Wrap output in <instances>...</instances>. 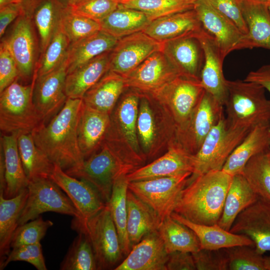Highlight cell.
I'll list each match as a JSON object with an SVG mask.
<instances>
[{
	"label": "cell",
	"mask_w": 270,
	"mask_h": 270,
	"mask_svg": "<svg viewBox=\"0 0 270 270\" xmlns=\"http://www.w3.org/2000/svg\"><path fill=\"white\" fill-rule=\"evenodd\" d=\"M197 34L163 42L162 51L180 76L200 80L204 54Z\"/></svg>",
	"instance_id": "21"
},
{
	"label": "cell",
	"mask_w": 270,
	"mask_h": 270,
	"mask_svg": "<svg viewBox=\"0 0 270 270\" xmlns=\"http://www.w3.org/2000/svg\"><path fill=\"white\" fill-rule=\"evenodd\" d=\"M230 270H266L265 257L254 246H236L225 248Z\"/></svg>",
	"instance_id": "47"
},
{
	"label": "cell",
	"mask_w": 270,
	"mask_h": 270,
	"mask_svg": "<svg viewBox=\"0 0 270 270\" xmlns=\"http://www.w3.org/2000/svg\"><path fill=\"white\" fill-rule=\"evenodd\" d=\"M53 224L52 221L44 220L41 216H39L30 222L18 226L12 238L11 248H12L40 242L48 229Z\"/></svg>",
	"instance_id": "48"
},
{
	"label": "cell",
	"mask_w": 270,
	"mask_h": 270,
	"mask_svg": "<svg viewBox=\"0 0 270 270\" xmlns=\"http://www.w3.org/2000/svg\"><path fill=\"white\" fill-rule=\"evenodd\" d=\"M218 12L232 22L244 34L248 32L240 0H207Z\"/></svg>",
	"instance_id": "53"
},
{
	"label": "cell",
	"mask_w": 270,
	"mask_h": 270,
	"mask_svg": "<svg viewBox=\"0 0 270 270\" xmlns=\"http://www.w3.org/2000/svg\"><path fill=\"white\" fill-rule=\"evenodd\" d=\"M18 144L23 168L28 181L38 178H50L54 164L36 144L32 134H20Z\"/></svg>",
	"instance_id": "39"
},
{
	"label": "cell",
	"mask_w": 270,
	"mask_h": 270,
	"mask_svg": "<svg viewBox=\"0 0 270 270\" xmlns=\"http://www.w3.org/2000/svg\"><path fill=\"white\" fill-rule=\"evenodd\" d=\"M201 30L196 12L192 9L154 20L142 32L158 42L163 43L196 34Z\"/></svg>",
	"instance_id": "27"
},
{
	"label": "cell",
	"mask_w": 270,
	"mask_h": 270,
	"mask_svg": "<svg viewBox=\"0 0 270 270\" xmlns=\"http://www.w3.org/2000/svg\"><path fill=\"white\" fill-rule=\"evenodd\" d=\"M194 170V155L178 145L170 146L164 154L148 164L126 175L129 182L171 176Z\"/></svg>",
	"instance_id": "22"
},
{
	"label": "cell",
	"mask_w": 270,
	"mask_h": 270,
	"mask_svg": "<svg viewBox=\"0 0 270 270\" xmlns=\"http://www.w3.org/2000/svg\"><path fill=\"white\" fill-rule=\"evenodd\" d=\"M129 181L126 175H122L114 181L109 201L106 203L117 230L122 254H128L132 249L126 229V196Z\"/></svg>",
	"instance_id": "40"
},
{
	"label": "cell",
	"mask_w": 270,
	"mask_h": 270,
	"mask_svg": "<svg viewBox=\"0 0 270 270\" xmlns=\"http://www.w3.org/2000/svg\"><path fill=\"white\" fill-rule=\"evenodd\" d=\"M263 86L270 94V64L264 65L250 72L244 80Z\"/></svg>",
	"instance_id": "56"
},
{
	"label": "cell",
	"mask_w": 270,
	"mask_h": 270,
	"mask_svg": "<svg viewBox=\"0 0 270 270\" xmlns=\"http://www.w3.org/2000/svg\"><path fill=\"white\" fill-rule=\"evenodd\" d=\"M25 14L20 3L7 5L0 8V36L2 38L8 25L20 16Z\"/></svg>",
	"instance_id": "55"
},
{
	"label": "cell",
	"mask_w": 270,
	"mask_h": 270,
	"mask_svg": "<svg viewBox=\"0 0 270 270\" xmlns=\"http://www.w3.org/2000/svg\"><path fill=\"white\" fill-rule=\"evenodd\" d=\"M204 54L200 80L204 90L224 104L228 94L222 66L224 58L214 41L201 30L197 34Z\"/></svg>",
	"instance_id": "25"
},
{
	"label": "cell",
	"mask_w": 270,
	"mask_h": 270,
	"mask_svg": "<svg viewBox=\"0 0 270 270\" xmlns=\"http://www.w3.org/2000/svg\"><path fill=\"white\" fill-rule=\"evenodd\" d=\"M67 68L66 58L56 70L36 77L32 100L43 123L48 122L56 115L68 98L64 91Z\"/></svg>",
	"instance_id": "16"
},
{
	"label": "cell",
	"mask_w": 270,
	"mask_h": 270,
	"mask_svg": "<svg viewBox=\"0 0 270 270\" xmlns=\"http://www.w3.org/2000/svg\"><path fill=\"white\" fill-rule=\"evenodd\" d=\"M232 178L222 170L190 176L174 212L198 224H218Z\"/></svg>",
	"instance_id": "2"
},
{
	"label": "cell",
	"mask_w": 270,
	"mask_h": 270,
	"mask_svg": "<svg viewBox=\"0 0 270 270\" xmlns=\"http://www.w3.org/2000/svg\"><path fill=\"white\" fill-rule=\"evenodd\" d=\"M66 6L72 7L81 0H60Z\"/></svg>",
	"instance_id": "59"
},
{
	"label": "cell",
	"mask_w": 270,
	"mask_h": 270,
	"mask_svg": "<svg viewBox=\"0 0 270 270\" xmlns=\"http://www.w3.org/2000/svg\"><path fill=\"white\" fill-rule=\"evenodd\" d=\"M158 232L168 254L176 251L194 253L200 249L194 232L171 216L162 222Z\"/></svg>",
	"instance_id": "41"
},
{
	"label": "cell",
	"mask_w": 270,
	"mask_h": 270,
	"mask_svg": "<svg viewBox=\"0 0 270 270\" xmlns=\"http://www.w3.org/2000/svg\"><path fill=\"white\" fill-rule=\"evenodd\" d=\"M166 270H196L192 254L176 251L168 254Z\"/></svg>",
	"instance_id": "54"
},
{
	"label": "cell",
	"mask_w": 270,
	"mask_h": 270,
	"mask_svg": "<svg viewBox=\"0 0 270 270\" xmlns=\"http://www.w3.org/2000/svg\"><path fill=\"white\" fill-rule=\"evenodd\" d=\"M16 134H3L0 136L4 160L5 188L4 196L10 198L28 188V180L24 172L20 158Z\"/></svg>",
	"instance_id": "29"
},
{
	"label": "cell",
	"mask_w": 270,
	"mask_h": 270,
	"mask_svg": "<svg viewBox=\"0 0 270 270\" xmlns=\"http://www.w3.org/2000/svg\"><path fill=\"white\" fill-rule=\"evenodd\" d=\"M152 20L144 12L118 8L99 22L101 30L118 39L143 31Z\"/></svg>",
	"instance_id": "38"
},
{
	"label": "cell",
	"mask_w": 270,
	"mask_h": 270,
	"mask_svg": "<svg viewBox=\"0 0 270 270\" xmlns=\"http://www.w3.org/2000/svg\"><path fill=\"white\" fill-rule=\"evenodd\" d=\"M196 0H126L119 2L118 7L144 12L152 21L175 13L194 9Z\"/></svg>",
	"instance_id": "43"
},
{
	"label": "cell",
	"mask_w": 270,
	"mask_h": 270,
	"mask_svg": "<svg viewBox=\"0 0 270 270\" xmlns=\"http://www.w3.org/2000/svg\"><path fill=\"white\" fill-rule=\"evenodd\" d=\"M72 201L82 220H87L96 215L106 203L96 188L88 182L70 176L60 166L54 164L50 178Z\"/></svg>",
	"instance_id": "20"
},
{
	"label": "cell",
	"mask_w": 270,
	"mask_h": 270,
	"mask_svg": "<svg viewBox=\"0 0 270 270\" xmlns=\"http://www.w3.org/2000/svg\"><path fill=\"white\" fill-rule=\"evenodd\" d=\"M224 106L204 92L189 122L178 134L176 145L194 155L211 130L225 116Z\"/></svg>",
	"instance_id": "13"
},
{
	"label": "cell",
	"mask_w": 270,
	"mask_h": 270,
	"mask_svg": "<svg viewBox=\"0 0 270 270\" xmlns=\"http://www.w3.org/2000/svg\"><path fill=\"white\" fill-rule=\"evenodd\" d=\"M192 254L198 270H228V260L225 248L200 249Z\"/></svg>",
	"instance_id": "51"
},
{
	"label": "cell",
	"mask_w": 270,
	"mask_h": 270,
	"mask_svg": "<svg viewBox=\"0 0 270 270\" xmlns=\"http://www.w3.org/2000/svg\"><path fill=\"white\" fill-rule=\"evenodd\" d=\"M262 0L266 1V2H270V0Z\"/></svg>",
	"instance_id": "62"
},
{
	"label": "cell",
	"mask_w": 270,
	"mask_h": 270,
	"mask_svg": "<svg viewBox=\"0 0 270 270\" xmlns=\"http://www.w3.org/2000/svg\"><path fill=\"white\" fill-rule=\"evenodd\" d=\"M110 52L94 58L67 74L64 91L68 98L82 99L85 93L108 71Z\"/></svg>",
	"instance_id": "32"
},
{
	"label": "cell",
	"mask_w": 270,
	"mask_h": 270,
	"mask_svg": "<svg viewBox=\"0 0 270 270\" xmlns=\"http://www.w3.org/2000/svg\"><path fill=\"white\" fill-rule=\"evenodd\" d=\"M170 216L194 232L198 239L200 249L219 250L240 245L254 247V242L248 237L231 232L224 229L218 224H198L175 212H172Z\"/></svg>",
	"instance_id": "30"
},
{
	"label": "cell",
	"mask_w": 270,
	"mask_h": 270,
	"mask_svg": "<svg viewBox=\"0 0 270 270\" xmlns=\"http://www.w3.org/2000/svg\"><path fill=\"white\" fill-rule=\"evenodd\" d=\"M136 169L134 164L122 150L104 142L100 148L84 160L80 167L66 172L70 176L89 182L107 203L116 180Z\"/></svg>",
	"instance_id": "4"
},
{
	"label": "cell",
	"mask_w": 270,
	"mask_h": 270,
	"mask_svg": "<svg viewBox=\"0 0 270 270\" xmlns=\"http://www.w3.org/2000/svg\"><path fill=\"white\" fill-rule=\"evenodd\" d=\"M18 3L20 4V0H0V8L10 4Z\"/></svg>",
	"instance_id": "58"
},
{
	"label": "cell",
	"mask_w": 270,
	"mask_h": 270,
	"mask_svg": "<svg viewBox=\"0 0 270 270\" xmlns=\"http://www.w3.org/2000/svg\"><path fill=\"white\" fill-rule=\"evenodd\" d=\"M71 227L89 240L97 270L111 269L120 260L122 252L119 237L106 204L102 210L87 220L74 217Z\"/></svg>",
	"instance_id": "8"
},
{
	"label": "cell",
	"mask_w": 270,
	"mask_h": 270,
	"mask_svg": "<svg viewBox=\"0 0 270 270\" xmlns=\"http://www.w3.org/2000/svg\"><path fill=\"white\" fill-rule=\"evenodd\" d=\"M240 174L260 197L270 202V150L252 157Z\"/></svg>",
	"instance_id": "42"
},
{
	"label": "cell",
	"mask_w": 270,
	"mask_h": 270,
	"mask_svg": "<svg viewBox=\"0 0 270 270\" xmlns=\"http://www.w3.org/2000/svg\"><path fill=\"white\" fill-rule=\"evenodd\" d=\"M265 261L266 270H270V256L265 257Z\"/></svg>",
	"instance_id": "60"
},
{
	"label": "cell",
	"mask_w": 270,
	"mask_h": 270,
	"mask_svg": "<svg viewBox=\"0 0 270 270\" xmlns=\"http://www.w3.org/2000/svg\"><path fill=\"white\" fill-rule=\"evenodd\" d=\"M36 77L35 74L25 85L18 78L0 93V129L4 134H32L43 123L32 100Z\"/></svg>",
	"instance_id": "5"
},
{
	"label": "cell",
	"mask_w": 270,
	"mask_h": 270,
	"mask_svg": "<svg viewBox=\"0 0 270 270\" xmlns=\"http://www.w3.org/2000/svg\"><path fill=\"white\" fill-rule=\"evenodd\" d=\"M110 124V114L83 102L78 124L80 148L84 160L97 152L103 144Z\"/></svg>",
	"instance_id": "26"
},
{
	"label": "cell",
	"mask_w": 270,
	"mask_h": 270,
	"mask_svg": "<svg viewBox=\"0 0 270 270\" xmlns=\"http://www.w3.org/2000/svg\"><path fill=\"white\" fill-rule=\"evenodd\" d=\"M268 8L270 12V2H268Z\"/></svg>",
	"instance_id": "61"
},
{
	"label": "cell",
	"mask_w": 270,
	"mask_h": 270,
	"mask_svg": "<svg viewBox=\"0 0 270 270\" xmlns=\"http://www.w3.org/2000/svg\"><path fill=\"white\" fill-rule=\"evenodd\" d=\"M118 0H81L70 7L74 12L100 22L118 6Z\"/></svg>",
	"instance_id": "50"
},
{
	"label": "cell",
	"mask_w": 270,
	"mask_h": 270,
	"mask_svg": "<svg viewBox=\"0 0 270 270\" xmlns=\"http://www.w3.org/2000/svg\"><path fill=\"white\" fill-rule=\"evenodd\" d=\"M126 203V229L132 248L145 236L158 230L162 221L150 206L128 189Z\"/></svg>",
	"instance_id": "31"
},
{
	"label": "cell",
	"mask_w": 270,
	"mask_h": 270,
	"mask_svg": "<svg viewBox=\"0 0 270 270\" xmlns=\"http://www.w3.org/2000/svg\"><path fill=\"white\" fill-rule=\"evenodd\" d=\"M180 76L162 50L158 51L123 76L127 88L150 95Z\"/></svg>",
	"instance_id": "17"
},
{
	"label": "cell",
	"mask_w": 270,
	"mask_h": 270,
	"mask_svg": "<svg viewBox=\"0 0 270 270\" xmlns=\"http://www.w3.org/2000/svg\"><path fill=\"white\" fill-rule=\"evenodd\" d=\"M204 92L200 80L178 76L149 95L159 104L168 118L174 132L175 144Z\"/></svg>",
	"instance_id": "6"
},
{
	"label": "cell",
	"mask_w": 270,
	"mask_h": 270,
	"mask_svg": "<svg viewBox=\"0 0 270 270\" xmlns=\"http://www.w3.org/2000/svg\"><path fill=\"white\" fill-rule=\"evenodd\" d=\"M248 32L236 50L262 48L270 50V12L268 2L262 0H240Z\"/></svg>",
	"instance_id": "23"
},
{
	"label": "cell",
	"mask_w": 270,
	"mask_h": 270,
	"mask_svg": "<svg viewBox=\"0 0 270 270\" xmlns=\"http://www.w3.org/2000/svg\"><path fill=\"white\" fill-rule=\"evenodd\" d=\"M270 150V124L256 126L233 150L222 170L232 176L240 174L252 157Z\"/></svg>",
	"instance_id": "28"
},
{
	"label": "cell",
	"mask_w": 270,
	"mask_h": 270,
	"mask_svg": "<svg viewBox=\"0 0 270 270\" xmlns=\"http://www.w3.org/2000/svg\"><path fill=\"white\" fill-rule=\"evenodd\" d=\"M28 196V188L10 198H4L0 192V264L10 252L12 238Z\"/></svg>",
	"instance_id": "37"
},
{
	"label": "cell",
	"mask_w": 270,
	"mask_h": 270,
	"mask_svg": "<svg viewBox=\"0 0 270 270\" xmlns=\"http://www.w3.org/2000/svg\"><path fill=\"white\" fill-rule=\"evenodd\" d=\"M126 89L124 77L108 70L85 93L82 102L92 108L110 114Z\"/></svg>",
	"instance_id": "33"
},
{
	"label": "cell",
	"mask_w": 270,
	"mask_h": 270,
	"mask_svg": "<svg viewBox=\"0 0 270 270\" xmlns=\"http://www.w3.org/2000/svg\"><path fill=\"white\" fill-rule=\"evenodd\" d=\"M140 95L137 133L142 152L148 160L174 145L175 136L159 104L149 95Z\"/></svg>",
	"instance_id": "7"
},
{
	"label": "cell",
	"mask_w": 270,
	"mask_h": 270,
	"mask_svg": "<svg viewBox=\"0 0 270 270\" xmlns=\"http://www.w3.org/2000/svg\"><path fill=\"white\" fill-rule=\"evenodd\" d=\"M13 261H24L32 264L38 270H47L40 242L12 248L0 264V270H3Z\"/></svg>",
	"instance_id": "49"
},
{
	"label": "cell",
	"mask_w": 270,
	"mask_h": 270,
	"mask_svg": "<svg viewBox=\"0 0 270 270\" xmlns=\"http://www.w3.org/2000/svg\"><path fill=\"white\" fill-rule=\"evenodd\" d=\"M194 10L202 30L214 41L224 59L236 50L244 34L232 22L207 0H196Z\"/></svg>",
	"instance_id": "18"
},
{
	"label": "cell",
	"mask_w": 270,
	"mask_h": 270,
	"mask_svg": "<svg viewBox=\"0 0 270 270\" xmlns=\"http://www.w3.org/2000/svg\"><path fill=\"white\" fill-rule=\"evenodd\" d=\"M68 7L60 0H40L34 9L31 18L39 40L40 56L60 29Z\"/></svg>",
	"instance_id": "34"
},
{
	"label": "cell",
	"mask_w": 270,
	"mask_h": 270,
	"mask_svg": "<svg viewBox=\"0 0 270 270\" xmlns=\"http://www.w3.org/2000/svg\"><path fill=\"white\" fill-rule=\"evenodd\" d=\"M192 173L129 182L128 189L150 206L162 222L174 212L182 190Z\"/></svg>",
	"instance_id": "11"
},
{
	"label": "cell",
	"mask_w": 270,
	"mask_h": 270,
	"mask_svg": "<svg viewBox=\"0 0 270 270\" xmlns=\"http://www.w3.org/2000/svg\"><path fill=\"white\" fill-rule=\"evenodd\" d=\"M230 232L248 237L262 254L270 251V202L259 196L238 216Z\"/></svg>",
	"instance_id": "19"
},
{
	"label": "cell",
	"mask_w": 270,
	"mask_h": 270,
	"mask_svg": "<svg viewBox=\"0 0 270 270\" xmlns=\"http://www.w3.org/2000/svg\"><path fill=\"white\" fill-rule=\"evenodd\" d=\"M60 270H97L92 245L85 234L78 233L61 262Z\"/></svg>",
	"instance_id": "44"
},
{
	"label": "cell",
	"mask_w": 270,
	"mask_h": 270,
	"mask_svg": "<svg viewBox=\"0 0 270 270\" xmlns=\"http://www.w3.org/2000/svg\"><path fill=\"white\" fill-rule=\"evenodd\" d=\"M28 189V196L20 214L18 226L48 212L80 218L70 200L50 178L29 180Z\"/></svg>",
	"instance_id": "12"
},
{
	"label": "cell",
	"mask_w": 270,
	"mask_h": 270,
	"mask_svg": "<svg viewBox=\"0 0 270 270\" xmlns=\"http://www.w3.org/2000/svg\"><path fill=\"white\" fill-rule=\"evenodd\" d=\"M25 14L31 17L33 11L40 0H20Z\"/></svg>",
	"instance_id": "57"
},
{
	"label": "cell",
	"mask_w": 270,
	"mask_h": 270,
	"mask_svg": "<svg viewBox=\"0 0 270 270\" xmlns=\"http://www.w3.org/2000/svg\"><path fill=\"white\" fill-rule=\"evenodd\" d=\"M258 197L242 174L232 176L222 214L218 224L230 231L238 216Z\"/></svg>",
	"instance_id": "36"
},
{
	"label": "cell",
	"mask_w": 270,
	"mask_h": 270,
	"mask_svg": "<svg viewBox=\"0 0 270 270\" xmlns=\"http://www.w3.org/2000/svg\"><path fill=\"white\" fill-rule=\"evenodd\" d=\"M167 252L158 230L145 236L132 246L115 270H166Z\"/></svg>",
	"instance_id": "24"
},
{
	"label": "cell",
	"mask_w": 270,
	"mask_h": 270,
	"mask_svg": "<svg viewBox=\"0 0 270 270\" xmlns=\"http://www.w3.org/2000/svg\"><path fill=\"white\" fill-rule=\"evenodd\" d=\"M162 46L142 31L120 38L110 52L108 70L124 76Z\"/></svg>",
	"instance_id": "15"
},
{
	"label": "cell",
	"mask_w": 270,
	"mask_h": 270,
	"mask_svg": "<svg viewBox=\"0 0 270 270\" xmlns=\"http://www.w3.org/2000/svg\"><path fill=\"white\" fill-rule=\"evenodd\" d=\"M250 130L230 126L224 116L211 130L194 155V170L190 177L222 170L232 152Z\"/></svg>",
	"instance_id": "9"
},
{
	"label": "cell",
	"mask_w": 270,
	"mask_h": 270,
	"mask_svg": "<svg viewBox=\"0 0 270 270\" xmlns=\"http://www.w3.org/2000/svg\"><path fill=\"white\" fill-rule=\"evenodd\" d=\"M118 39L100 30L70 46L66 62L67 74L94 58L113 49Z\"/></svg>",
	"instance_id": "35"
},
{
	"label": "cell",
	"mask_w": 270,
	"mask_h": 270,
	"mask_svg": "<svg viewBox=\"0 0 270 270\" xmlns=\"http://www.w3.org/2000/svg\"><path fill=\"white\" fill-rule=\"evenodd\" d=\"M18 78L16 64L6 40L2 39L0 44V93Z\"/></svg>",
	"instance_id": "52"
},
{
	"label": "cell",
	"mask_w": 270,
	"mask_h": 270,
	"mask_svg": "<svg viewBox=\"0 0 270 270\" xmlns=\"http://www.w3.org/2000/svg\"><path fill=\"white\" fill-rule=\"evenodd\" d=\"M70 46L68 39L60 28L40 56L36 77L45 75L60 66L66 58Z\"/></svg>",
	"instance_id": "46"
},
{
	"label": "cell",
	"mask_w": 270,
	"mask_h": 270,
	"mask_svg": "<svg viewBox=\"0 0 270 270\" xmlns=\"http://www.w3.org/2000/svg\"><path fill=\"white\" fill-rule=\"evenodd\" d=\"M82 104V99L68 98L56 115L32 133L37 146L65 172L80 167L84 160L77 132Z\"/></svg>",
	"instance_id": "1"
},
{
	"label": "cell",
	"mask_w": 270,
	"mask_h": 270,
	"mask_svg": "<svg viewBox=\"0 0 270 270\" xmlns=\"http://www.w3.org/2000/svg\"><path fill=\"white\" fill-rule=\"evenodd\" d=\"M60 28L68 39L70 45L101 30L98 22L74 12L70 7H68L64 11Z\"/></svg>",
	"instance_id": "45"
},
{
	"label": "cell",
	"mask_w": 270,
	"mask_h": 270,
	"mask_svg": "<svg viewBox=\"0 0 270 270\" xmlns=\"http://www.w3.org/2000/svg\"><path fill=\"white\" fill-rule=\"evenodd\" d=\"M140 94L130 90L120 96L110 114V124L105 142L116 144L146 163L137 133Z\"/></svg>",
	"instance_id": "10"
},
{
	"label": "cell",
	"mask_w": 270,
	"mask_h": 270,
	"mask_svg": "<svg viewBox=\"0 0 270 270\" xmlns=\"http://www.w3.org/2000/svg\"><path fill=\"white\" fill-rule=\"evenodd\" d=\"M6 40L16 64L20 78L32 80L36 72L40 52L37 32L31 17L24 14L16 20Z\"/></svg>",
	"instance_id": "14"
},
{
	"label": "cell",
	"mask_w": 270,
	"mask_h": 270,
	"mask_svg": "<svg viewBox=\"0 0 270 270\" xmlns=\"http://www.w3.org/2000/svg\"><path fill=\"white\" fill-rule=\"evenodd\" d=\"M226 84L224 106L228 126L250 130L259 125L270 124V100L263 86L240 80H227Z\"/></svg>",
	"instance_id": "3"
},
{
	"label": "cell",
	"mask_w": 270,
	"mask_h": 270,
	"mask_svg": "<svg viewBox=\"0 0 270 270\" xmlns=\"http://www.w3.org/2000/svg\"><path fill=\"white\" fill-rule=\"evenodd\" d=\"M118 0V2H120V1H122V0Z\"/></svg>",
	"instance_id": "63"
}]
</instances>
